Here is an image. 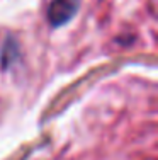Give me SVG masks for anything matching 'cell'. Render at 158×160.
<instances>
[{
	"mask_svg": "<svg viewBox=\"0 0 158 160\" xmlns=\"http://www.w3.org/2000/svg\"><path fill=\"white\" fill-rule=\"evenodd\" d=\"M80 0H53L48 7V21L53 28L66 24L77 14Z\"/></svg>",
	"mask_w": 158,
	"mask_h": 160,
	"instance_id": "obj_1",
	"label": "cell"
}]
</instances>
